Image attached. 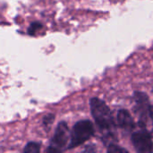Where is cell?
I'll use <instances>...</instances> for the list:
<instances>
[{
	"mask_svg": "<svg viewBox=\"0 0 153 153\" xmlns=\"http://www.w3.org/2000/svg\"><path fill=\"white\" fill-rule=\"evenodd\" d=\"M93 151H94V149H93V148H91V147H90V146L84 150V152H93Z\"/></svg>",
	"mask_w": 153,
	"mask_h": 153,
	"instance_id": "12",
	"label": "cell"
},
{
	"mask_svg": "<svg viewBox=\"0 0 153 153\" xmlns=\"http://www.w3.org/2000/svg\"><path fill=\"white\" fill-rule=\"evenodd\" d=\"M93 134L94 127L90 120H82L77 122L70 133V141L66 150H71L82 145L91 139Z\"/></svg>",
	"mask_w": 153,
	"mask_h": 153,
	"instance_id": "2",
	"label": "cell"
},
{
	"mask_svg": "<svg viewBox=\"0 0 153 153\" xmlns=\"http://www.w3.org/2000/svg\"><path fill=\"white\" fill-rule=\"evenodd\" d=\"M23 152L27 153H38L40 152V144L35 142H30L26 144Z\"/></svg>",
	"mask_w": 153,
	"mask_h": 153,
	"instance_id": "7",
	"label": "cell"
},
{
	"mask_svg": "<svg viewBox=\"0 0 153 153\" xmlns=\"http://www.w3.org/2000/svg\"><path fill=\"white\" fill-rule=\"evenodd\" d=\"M90 106L91 115L100 129L103 131L111 130L115 124L111 111L107 104L98 98H92L90 100Z\"/></svg>",
	"mask_w": 153,
	"mask_h": 153,
	"instance_id": "1",
	"label": "cell"
},
{
	"mask_svg": "<svg viewBox=\"0 0 153 153\" xmlns=\"http://www.w3.org/2000/svg\"><path fill=\"white\" fill-rule=\"evenodd\" d=\"M107 147H108V152H127L126 150H125V149H123V148L116 145L114 143L108 144Z\"/></svg>",
	"mask_w": 153,
	"mask_h": 153,
	"instance_id": "10",
	"label": "cell"
},
{
	"mask_svg": "<svg viewBox=\"0 0 153 153\" xmlns=\"http://www.w3.org/2000/svg\"><path fill=\"white\" fill-rule=\"evenodd\" d=\"M132 142L138 152L148 153L153 151L152 135L145 130L134 133L132 136Z\"/></svg>",
	"mask_w": 153,
	"mask_h": 153,
	"instance_id": "4",
	"label": "cell"
},
{
	"mask_svg": "<svg viewBox=\"0 0 153 153\" xmlns=\"http://www.w3.org/2000/svg\"><path fill=\"white\" fill-rule=\"evenodd\" d=\"M41 28H42V23H41V22H32V23L30 24V26L29 27V29H28V33H29L30 35H34V33H35L38 30H39V29H41Z\"/></svg>",
	"mask_w": 153,
	"mask_h": 153,
	"instance_id": "8",
	"label": "cell"
},
{
	"mask_svg": "<svg viewBox=\"0 0 153 153\" xmlns=\"http://www.w3.org/2000/svg\"><path fill=\"white\" fill-rule=\"evenodd\" d=\"M55 120V115L54 114H48L43 117V125L46 127L51 126V125L53 124Z\"/></svg>",
	"mask_w": 153,
	"mask_h": 153,
	"instance_id": "9",
	"label": "cell"
},
{
	"mask_svg": "<svg viewBox=\"0 0 153 153\" xmlns=\"http://www.w3.org/2000/svg\"><path fill=\"white\" fill-rule=\"evenodd\" d=\"M117 122L120 128L130 131L134 127L133 117L126 109H121L117 113Z\"/></svg>",
	"mask_w": 153,
	"mask_h": 153,
	"instance_id": "6",
	"label": "cell"
},
{
	"mask_svg": "<svg viewBox=\"0 0 153 153\" xmlns=\"http://www.w3.org/2000/svg\"><path fill=\"white\" fill-rule=\"evenodd\" d=\"M134 99H135V103H136V107H135L136 111L142 117V120L139 121V126L142 127H144L146 117H147L148 112L150 111L148 96L143 92H135Z\"/></svg>",
	"mask_w": 153,
	"mask_h": 153,
	"instance_id": "5",
	"label": "cell"
},
{
	"mask_svg": "<svg viewBox=\"0 0 153 153\" xmlns=\"http://www.w3.org/2000/svg\"><path fill=\"white\" fill-rule=\"evenodd\" d=\"M70 141V133L68 126L65 122H60L55 131V134L50 141L49 147L47 152H61L66 150Z\"/></svg>",
	"mask_w": 153,
	"mask_h": 153,
	"instance_id": "3",
	"label": "cell"
},
{
	"mask_svg": "<svg viewBox=\"0 0 153 153\" xmlns=\"http://www.w3.org/2000/svg\"><path fill=\"white\" fill-rule=\"evenodd\" d=\"M149 113H150V116H151V117H152L153 122V105L150 107V111H149Z\"/></svg>",
	"mask_w": 153,
	"mask_h": 153,
	"instance_id": "11",
	"label": "cell"
}]
</instances>
